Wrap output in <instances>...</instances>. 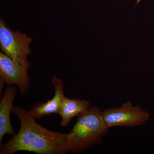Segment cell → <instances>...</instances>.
I'll list each match as a JSON object with an SVG mask.
<instances>
[{"label":"cell","mask_w":154,"mask_h":154,"mask_svg":"<svg viewBox=\"0 0 154 154\" xmlns=\"http://www.w3.org/2000/svg\"><path fill=\"white\" fill-rule=\"evenodd\" d=\"M12 113L18 117L21 126L19 132L0 146V154H13L20 151L38 154H64L66 133L54 132L38 124L28 110L13 106Z\"/></svg>","instance_id":"obj_1"},{"label":"cell","mask_w":154,"mask_h":154,"mask_svg":"<svg viewBox=\"0 0 154 154\" xmlns=\"http://www.w3.org/2000/svg\"><path fill=\"white\" fill-rule=\"evenodd\" d=\"M109 128L103 119L102 111L99 107L91 106L77 116L74 126L66 133V152L79 154L94 145L101 144Z\"/></svg>","instance_id":"obj_2"},{"label":"cell","mask_w":154,"mask_h":154,"mask_svg":"<svg viewBox=\"0 0 154 154\" xmlns=\"http://www.w3.org/2000/svg\"><path fill=\"white\" fill-rule=\"evenodd\" d=\"M32 38L27 34L11 30L4 19H0V47L2 52L22 64L32 54L30 45Z\"/></svg>","instance_id":"obj_3"},{"label":"cell","mask_w":154,"mask_h":154,"mask_svg":"<svg viewBox=\"0 0 154 154\" xmlns=\"http://www.w3.org/2000/svg\"><path fill=\"white\" fill-rule=\"evenodd\" d=\"M30 62L18 63L3 52L0 53V93L4 86L15 85L22 95L28 94L30 80L28 75Z\"/></svg>","instance_id":"obj_4"},{"label":"cell","mask_w":154,"mask_h":154,"mask_svg":"<svg viewBox=\"0 0 154 154\" xmlns=\"http://www.w3.org/2000/svg\"><path fill=\"white\" fill-rule=\"evenodd\" d=\"M102 116L107 126H140L149 120V113L140 106H134L128 101L119 107L109 108L102 111Z\"/></svg>","instance_id":"obj_5"},{"label":"cell","mask_w":154,"mask_h":154,"mask_svg":"<svg viewBox=\"0 0 154 154\" xmlns=\"http://www.w3.org/2000/svg\"><path fill=\"white\" fill-rule=\"evenodd\" d=\"M52 84L54 90V95L52 99L44 103L37 102L28 111L29 115L35 120L39 119L53 113H58L60 107L64 98V85L61 79L55 76L53 78Z\"/></svg>","instance_id":"obj_6"},{"label":"cell","mask_w":154,"mask_h":154,"mask_svg":"<svg viewBox=\"0 0 154 154\" xmlns=\"http://www.w3.org/2000/svg\"><path fill=\"white\" fill-rule=\"evenodd\" d=\"M17 88L12 86L6 87L4 95L1 97L0 101V146L6 134L14 136L15 134L10 119L12 113L13 103L17 96Z\"/></svg>","instance_id":"obj_7"},{"label":"cell","mask_w":154,"mask_h":154,"mask_svg":"<svg viewBox=\"0 0 154 154\" xmlns=\"http://www.w3.org/2000/svg\"><path fill=\"white\" fill-rule=\"evenodd\" d=\"M91 106V103L86 100L70 99L64 97L58 113L61 116V125L67 126L72 119L83 113Z\"/></svg>","instance_id":"obj_8"}]
</instances>
